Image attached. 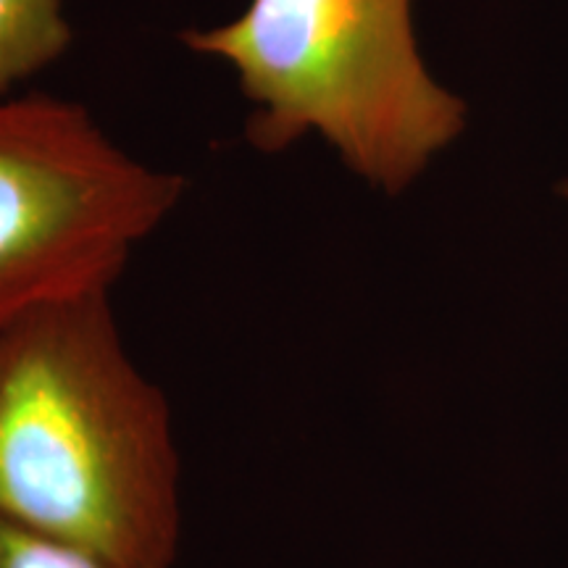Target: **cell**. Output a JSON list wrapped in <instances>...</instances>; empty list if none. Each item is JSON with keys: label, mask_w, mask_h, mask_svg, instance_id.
Instances as JSON below:
<instances>
[{"label": "cell", "mask_w": 568, "mask_h": 568, "mask_svg": "<svg viewBox=\"0 0 568 568\" xmlns=\"http://www.w3.org/2000/svg\"><path fill=\"white\" fill-rule=\"evenodd\" d=\"M0 568H111L88 552L69 548L0 518Z\"/></svg>", "instance_id": "5b68a950"}, {"label": "cell", "mask_w": 568, "mask_h": 568, "mask_svg": "<svg viewBox=\"0 0 568 568\" xmlns=\"http://www.w3.org/2000/svg\"><path fill=\"white\" fill-rule=\"evenodd\" d=\"M184 180L126 155L80 103L0 98V326L111 293Z\"/></svg>", "instance_id": "3957f363"}, {"label": "cell", "mask_w": 568, "mask_h": 568, "mask_svg": "<svg viewBox=\"0 0 568 568\" xmlns=\"http://www.w3.org/2000/svg\"><path fill=\"white\" fill-rule=\"evenodd\" d=\"M560 193H564V195L568 197V182H564V184H560Z\"/></svg>", "instance_id": "8992f818"}, {"label": "cell", "mask_w": 568, "mask_h": 568, "mask_svg": "<svg viewBox=\"0 0 568 568\" xmlns=\"http://www.w3.org/2000/svg\"><path fill=\"white\" fill-rule=\"evenodd\" d=\"M69 45L61 0H0V98L59 61Z\"/></svg>", "instance_id": "277c9868"}, {"label": "cell", "mask_w": 568, "mask_h": 568, "mask_svg": "<svg viewBox=\"0 0 568 568\" xmlns=\"http://www.w3.org/2000/svg\"><path fill=\"white\" fill-rule=\"evenodd\" d=\"M0 518L111 568L176 564L172 408L126 351L111 293L0 326Z\"/></svg>", "instance_id": "6da1fadb"}, {"label": "cell", "mask_w": 568, "mask_h": 568, "mask_svg": "<svg viewBox=\"0 0 568 568\" xmlns=\"http://www.w3.org/2000/svg\"><path fill=\"white\" fill-rule=\"evenodd\" d=\"M182 40L237 71L255 151L318 134L385 195L406 193L466 132V101L418 51L414 0H251Z\"/></svg>", "instance_id": "7a4b0ae2"}]
</instances>
